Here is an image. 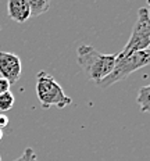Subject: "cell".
Listing matches in <instances>:
<instances>
[{
  "label": "cell",
  "instance_id": "obj_1",
  "mask_svg": "<svg viewBox=\"0 0 150 161\" xmlns=\"http://www.w3.org/2000/svg\"><path fill=\"white\" fill-rule=\"evenodd\" d=\"M115 58L117 53L103 54L93 46L86 45V43L79 45L76 49V60H78L79 67L96 83L106 78L108 74H111L115 65Z\"/></svg>",
  "mask_w": 150,
  "mask_h": 161
},
{
  "label": "cell",
  "instance_id": "obj_2",
  "mask_svg": "<svg viewBox=\"0 0 150 161\" xmlns=\"http://www.w3.org/2000/svg\"><path fill=\"white\" fill-rule=\"evenodd\" d=\"M149 63H150L149 49L142 50V52L131 53L129 56H125V57H119L117 54L114 69L111 71V74H108L106 78H103L100 82L96 83V85H97L100 89H107L111 85L119 82V80L126 79L132 72L146 67Z\"/></svg>",
  "mask_w": 150,
  "mask_h": 161
},
{
  "label": "cell",
  "instance_id": "obj_3",
  "mask_svg": "<svg viewBox=\"0 0 150 161\" xmlns=\"http://www.w3.org/2000/svg\"><path fill=\"white\" fill-rule=\"evenodd\" d=\"M36 96L43 108L53 106L64 108L72 103V99L64 93L61 85L46 71L36 74Z\"/></svg>",
  "mask_w": 150,
  "mask_h": 161
},
{
  "label": "cell",
  "instance_id": "obj_4",
  "mask_svg": "<svg viewBox=\"0 0 150 161\" xmlns=\"http://www.w3.org/2000/svg\"><path fill=\"white\" fill-rule=\"evenodd\" d=\"M150 46V11L149 7H141L138 10V19L135 22V26L132 29L131 38L125 47L119 53H117L119 57L129 56L131 53L147 50Z\"/></svg>",
  "mask_w": 150,
  "mask_h": 161
},
{
  "label": "cell",
  "instance_id": "obj_5",
  "mask_svg": "<svg viewBox=\"0 0 150 161\" xmlns=\"http://www.w3.org/2000/svg\"><path fill=\"white\" fill-rule=\"evenodd\" d=\"M22 71L21 58L15 53L0 52V75L10 85L18 82Z\"/></svg>",
  "mask_w": 150,
  "mask_h": 161
},
{
  "label": "cell",
  "instance_id": "obj_6",
  "mask_svg": "<svg viewBox=\"0 0 150 161\" xmlns=\"http://www.w3.org/2000/svg\"><path fill=\"white\" fill-rule=\"evenodd\" d=\"M7 14L13 21L24 24L31 18L28 0H10L7 3Z\"/></svg>",
  "mask_w": 150,
  "mask_h": 161
},
{
  "label": "cell",
  "instance_id": "obj_7",
  "mask_svg": "<svg viewBox=\"0 0 150 161\" xmlns=\"http://www.w3.org/2000/svg\"><path fill=\"white\" fill-rule=\"evenodd\" d=\"M28 6L31 17H39L50 8V2L49 0H28Z\"/></svg>",
  "mask_w": 150,
  "mask_h": 161
},
{
  "label": "cell",
  "instance_id": "obj_8",
  "mask_svg": "<svg viewBox=\"0 0 150 161\" xmlns=\"http://www.w3.org/2000/svg\"><path fill=\"white\" fill-rule=\"evenodd\" d=\"M150 86L146 85V86H142L141 89H139V93H138V99H136V102H138L139 107H141V110L143 113H149L150 110Z\"/></svg>",
  "mask_w": 150,
  "mask_h": 161
},
{
  "label": "cell",
  "instance_id": "obj_9",
  "mask_svg": "<svg viewBox=\"0 0 150 161\" xmlns=\"http://www.w3.org/2000/svg\"><path fill=\"white\" fill-rule=\"evenodd\" d=\"M14 95H13L11 92H6V93H2L0 95V111H2V114L4 111H8V110L13 108V106H14Z\"/></svg>",
  "mask_w": 150,
  "mask_h": 161
},
{
  "label": "cell",
  "instance_id": "obj_10",
  "mask_svg": "<svg viewBox=\"0 0 150 161\" xmlns=\"http://www.w3.org/2000/svg\"><path fill=\"white\" fill-rule=\"evenodd\" d=\"M13 161H41L36 157V153L33 152V149H31V147H28V149L24 150V153L21 154V156L18 157V158L13 160Z\"/></svg>",
  "mask_w": 150,
  "mask_h": 161
},
{
  "label": "cell",
  "instance_id": "obj_11",
  "mask_svg": "<svg viewBox=\"0 0 150 161\" xmlns=\"http://www.w3.org/2000/svg\"><path fill=\"white\" fill-rule=\"evenodd\" d=\"M10 83L7 82L6 79H3V78H0V95L2 93H6V92H8V89H10Z\"/></svg>",
  "mask_w": 150,
  "mask_h": 161
},
{
  "label": "cell",
  "instance_id": "obj_12",
  "mask_svg": "<svg viewBox=\"0 0 150 161\" xmlns=\"http://www.w3.org/2000/svg\"><path fill=\"white\" fill-rule=\"evenodd\" d=\"M7 125H8V117L6 115V114L0 113V130H2L3 128H6Z\"/></svg>",
  "mask_w": 150,
  "mask_h": 161
},
{
  "label": "cell",
  "instance_id": "obj_13",
  "mask_svg": "<svg viewBox=\"0 0 150 161\" xmlns=\"http://www.w3.org/2000/svg\"><path fill=\"white\" fill-rule=\"evenodd\" d=\"M2 137H3V130H0V140H2Z\"/></svg>",
  "mask_w": 150,
  "mask_h": 161
},
{
  "label": "cell",
  "instance_id": "obj_14",
  "mask_svg": "<svg viewBox=\"0 0 150 161\" xmlns=\"http://www.w3.org/2000/svg\"><path fill=\"white\" fill-rule=\"evenodd\" d=\"M0 161H2V156H0Z\"/></svg>",
  "mask_w": 150,
  "mask_h": 161
}]
</instances>
